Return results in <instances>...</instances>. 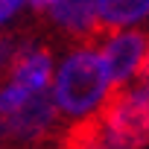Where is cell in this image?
<instances>
[{
    "label": "cell",
    "instance_id": "1",
    "mask_svg": "<svg viewBox=\"0 0 149 149\" xmlns=\"http://www.w3.org/2000/svg\"><path fill=\"white\" fill-rule=\"evenodd\" d=\"M53 102L70 117H85L111 94V82L105 64L97 50H79L61 61L56 82H53Z\"/></svg>",
    "mask_w": 149,
    "mask_h": 149
},
{
    "label": "cell",
    "instance_id": "2",
    "mask_svg": "<svg viewBox=\"0 0 149 149\" xmlns=\"http://www.w3.org/2000/svg\"><path fill=\"white\" fill-rule=\"evenodd\" d=\"M97 140L105 149H143L149 143V82H140L105 105Z\"/></svg>",
    "mask_w": 149,
    "mask_h": 149
},
{
    "label": "cell",
    "instance_id": "3",
    "mask_svg": "<svg viewBox=\"0 0 149 149\" xmlns=\"http://www.w3.org/2000/svg\"><path fill=\"white\" fill-rule=\"evenodd\" d=\"M146 50H149V44H146L143 32H129L126 29V32H117V35H111L105 41L100 58L105 64L111 88H120V85H126L134 76L140 61H143V56H146Z\"/></svg>",
    "mask_w": 149,
    "mask_h": 149
},
{
    "label": "cell",
    "instance_id": "4",
    "mask_svg": "<svg viewBox=\"0 0 149 149\" xmlns=\"http://www.w3.org/2000/svg\"><path fill=\"white\" fill-rule=\"evenodd\" d=\"M58 108L53 102L50 91H38L32 94L15 114L9 117H0V137H18V140H35L41 137L53 120H56Z\"/></svg>",
    "mask_w": 149,
    "mask_h": 149
},
{
    "label": "cell",
    "instance_id": "5",
    "mask_svg": "<svg viewBox=\"0 0 149 149\" xmlns=\"http://www.w3.org/2000/svg\"><path fill=\"white\" fill-rule=\"evenodd\" d=\"M12 67H15V79L12 82L26 88L29 94L47 91V85L53 79V58L44 50H24V53H18Z\"/></svg>",
    "mask_w": 149,
    "mask_h": 149
},
{
    "label": "cell",
    "instance_id": "6",
    "mask_svg": "<svg viewBox=\"0 0 149 149\" xmlns=\"http://www.w3.org/2000/svg\"><path fill=\"white\" fill-rule=\"evenodd\" d=\"M94 6H97V24L114 29L149 18V0H94Z\"/></svg>",
    "mask_w": 149,
    "mask_h": 149
},
{
    "label": "cell",
    "instance_id": "7",
    "mask_svg": "<svg viewBox=\"0 0 149 149\" xmlns=\"http://www.w3.org/2000/svg\"><path fill=\"white\" fill-rule=\"evenodd\" d=\"M53 21L64 26L67 32H91L97 24V6L94 0H56V6L50 9Z\"/></svg>",
    "mask_w": 149,
    "mask_h": 149
},
{
    "label": "cell",
    "instance_id": "8",
    "mask_svg": "<svg viewBox=\"0 0 149 149\" xmlns=\"http://www.w3.org/2000/svg\"><path fill=\"white\" fill-rule=\"evenodd\" d=\"M32 94L26 91V88H21V85H15V82H9L3 91H0V117H9V114H15L26 100H29Z\"/></svg>",
    "mask_w": 149,
    "mask_h": 149
},
{
    "label": "cell",
    "instance_id": "9",
    "mask_svg": "<svg viewBox=\"0 0 149 149\" xmlns=\"http://www.w3.org/2000/svg\"><path fill=\"white\" fill-rule=\"evenodd\" d=\"M70 149H105V146L97 140V129H85L70 137Z\"/></svg>",
    "mask_w": 149,
    "mask_h": 149
},
{
    "label": "cell",
    "instance_id": "10",
    "mask_svg": "<svg viewBox=\"0 0 149 149\" xmlns=\"http://www.w3.org/2000/svg\"><path fill=\"white\" fill-rule=\"evenodd\" d=\"M15 58H18V47H15V41L6 38V35H0V70L9 67V64H15Z\"/></svg>",
    "mask_w": 149,
    "mask_h": 149
},
{
    "label": "cell",
    "instance_id": "11",
    "mask_svg": "<svg viewBox=\"0 0 149 149\" xmlns=\"http://www.w3.org/2000/svg\"><path fill=\"white\" fill-rule=\"evenodd\" d=\"M21 3H24V0H0V24H6V21L18 12Z\"/></svg>",
    "mask_w": 149,
    "mask_h": 149
},
{
    "label": "cell",
    "instance_id": "12",
    "mask_svg": "<svg viewBox=\"0 0 149 149\" xmlns=\"http://www.w3.org/2000/svg\"><path fill=\"white\" fill-rule=\"evenodd\" d=\"M137 73H140V79H143V82H149V50H146V56H143V61H140Z\"/></svg>",
    "mask_w": 149,
    "mask_h": 149
},
{
    "label": "cell",
    "instance_id": "13",
    "mask_svg": "<svg viewBox=\"0 0 149 149\" xmlns=\"http://www.w3.org/2000/svg\"><path fill=\"white\" fill-rule=\"evenodd\" d=\"M29 6H35V9H53L56 6V0H26Z\"/></svg>",
    "mask_w": 149,
    "mask_h": 149
}]
</instances>
